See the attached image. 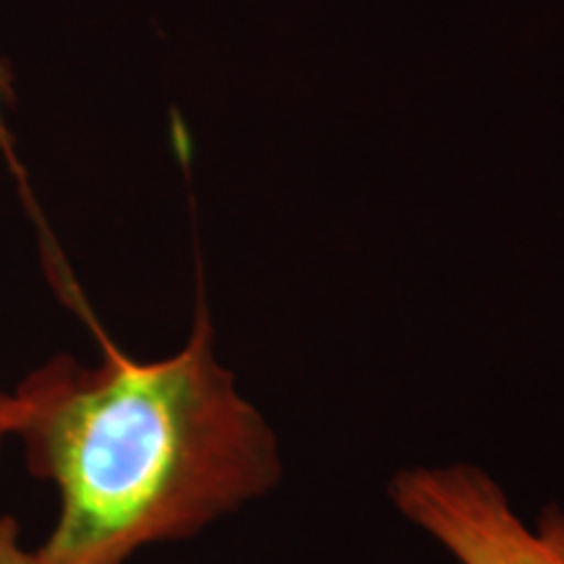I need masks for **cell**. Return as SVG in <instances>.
<instances>
[{
	"label": "cell",
	"mask_w": 564,
	"mask_h": 564,
	"mask_svg": "<svg viewBox=\"0 0 564 564\" xmlns=\"http://www.w3.org/2000/svg\"><path fill=\"white\" fill-rule=\"evenodd\" d=\"M97 335L100 364L55 356L11 392V440L53 484L58 518L34 552L0 523V564H129L280 484L278 436L217 361L204 299L188 343L160 361Z\"/></svg>",
	"instance_id": "cell-1"
},
{
	"label": "cell",
	"mask_w": 564,
	"mask_h": 564,
	"mask_svg": "<svg viewBox=\"0 0 564 564\" xmlns=\"http://www.w3.org/2000/svg\"><path fill=\"white\" fill-rule=\"evenodd\" d=\"M390 494L394 507L457 564H564V510L549 507L528 525L476 465L408 468L394 476Z\"/></svg>",
	"instance_id": "cell-2"
},
{
	"label": "cell",
	"mask_w": 564,
	"mask_h": 564,
	"mask_svg": "<svg viewBox=\"0 0 564 564\" xmlns=\"http://www.w3.org/2000/svg\"><path fill=\"white\" fill-rule=\"evenodd\" d=\"M13 436V394L0 390V449Z\"/></svg>",
	"instance_id": "cell-3"
}]
</instances>
